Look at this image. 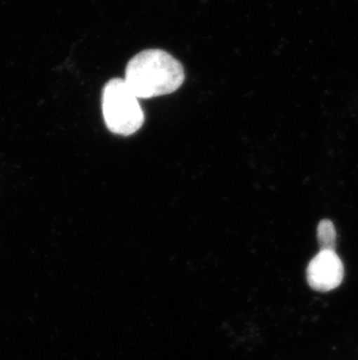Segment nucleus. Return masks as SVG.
Masks as SVG:
<instances>
[{
    "label": "nucleus",
    "mask_w": 358,
    "mask_h": 360,
    "mask_svg": "<svg viewBox=\"0 0 358 360\" xmlns=\"http://www.w3.org/2000/svg\"><path fill=\"white\" fill-rule=\"evenodd\" d=\"M125 82L138 98H154L178 90L185 79L182 63L162 49H145L128 62Z\"/></svg>",
    "instance_id": "obj_1"
},
{
    "label": "nucleus",
    "mask_w": 358,
    "mask_h": 360,
    "mask_svg": "<svg viewBox=\"0 0 358 360\" xmlns=\"http://www.w3.org/2000/svg\"><path fill=\"white\" fill-rule=\"evenodd\" d=\"M102 108L106 126L114 134L132 136L145 122L139 98L124 79H113L106 83L102 90Z\"/></svg>",
    "instance_id": "obj_2"
},
{
    "label": "nucleus",
    "mask_w": 358,
    "mask_h": 360,
    "mask_svg": "<svg viewBox=\"0 0 358 360\" xmlns=\"http://www.w3.org/2000/svg\"><path fill=\"white\" fill-rule=\"evenodd\" d=\"M343 278L345 266L334 248H320L306 269L308 285L318 292H331L338 288Z\"/></svg>",
    "instance_id": "obj_3"
},
{
    "label": "nucleus",
    "mask_w": 358,
    "mask_h": 360,
    "mask_svg": "<svg viewBox=\"0 0 358 360\" xmlns=\"http://www.w3.org/2000/svg\"><path fill=\"white\" fill-rule=\"evenodd\" d=\"M318 240L320 248H336L338 232L333 221L329 219H322L318 225Z\"/></svg>",
    "instance_id": "obj_4"
}]
</instances>
